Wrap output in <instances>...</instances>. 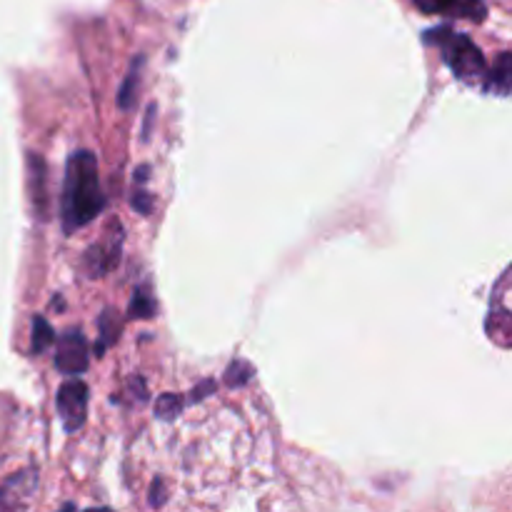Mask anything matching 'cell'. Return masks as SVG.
<instances>
[{
  "instance_id": "cell-1",
  "label": "cell",
  "mask_w": 512,
  "mask_h": 512,
  "mask_svg": "<svg viewBox=\"0 0 512 512\" xmlns=\"http://www.w3.org/2000/svg\"><path fill=\"white\" fill-rule=\"evenodd\" d=\"M105 195L98 180V160L90 150L70 155L63 185V228L65 233L83 228L98 218Z\"/></svg>"
},
{
  "instance_id": "cell-2",
  "label": "cell",
  "mask_w": 512,
  "mask_h": 512,
  "mask_svg": "<svg viewBox=\"0 0 512 512\" xmlns=\"http://www.w3.org/2000/svg\"><path fill=\"white\" fill-rule=\"evenodd\" d=\"M425 43L440 48L443 60L453 68V73L458 75L463 83H478V80L485 78V73H488V63H485V55L480 53L478 45H475L468 35L455 33L448 25L425 30Z\"/></svg>"
},
{
  "instance_id": "cell-3",
  "label": "cell",
  "mask_w": 512,
  "mask_h": 512,
  "mask_svg": "<svg viewBox=\"0 0 512 512\" xmlns=\"http://www.w3.org/2000/svg\"><path fill=\"white\" fill-rule=\"evenodd\" d=\"M58 413L63 418L65 430L75 433L88 415V385L80 380H68L58 393Z\"/></svg>"
},
{
  "instance_id": "cell-4",
  "label": "cell",
  "mask_w": 512,
  "mask_h": 512,
  "mask_svg": "<svg viewBox=\"0 0 512 512\" xmlns=\"http://www.w3.org/2000/svg\"><path fill=\"white\" fill-rule=\"evenodd\" d=\"M90 363L88 343H85L80 330H65L63 338L58 340V353H55V365L60 373H85Z\"/></svg>"
},
{
  "instance_id": "cell-5",
  "label": "cell",
  "mask_w": 512,
  "mask_h": 512,
  "mask_svg": "<svg viewBox=\"0 0 512 512\" xmlns=\"http://www.w3.org/2000/svg\"><path fill=\"white\" fill-rule=\"evenodd\" d=\"M423 13L428 15H450V18H465V20H485L483 0H413Z\"/></svg>"
},
{
  "instance_id": "cell-6",
  "label": "cell",
  "mask_w": 512,
  "mask_h": 512,
  "mask_svg": "<svg viewBox=\"0 0 512 512\" xmlns=\"http://www.w3.org/2000/svg\"><path fill=\"white\" fill-rule=\"evenodd\" d=\"M38 485V473L25 470L0 488V508H25Z\"/></svg>"
},
{
  "instance_id": "cell-7",
  "label": "cell",
  "mask_w": 512,
  "mask_h": 512,
  "mask_svg": "<svg viewBox=\"0 0 512 512\" xmlns=\"http://www.w3.org/2000/svg\"><path fill=\"white\" fill-rule=\"evenodd\" d=\"M510 53H500L498 63L493 65L490 73H485V90H493L498 95L510 93Z\"/></svg>"
},
{
  "instance_id": "cell-8",
  "label": "cell",
  "mask_w": 512,
  "mask_h": 512,
  "mask_svg": "<svg viewBox=\"0 0 512 512\" xmlns=\"http://www.w3.org/2000/svg\"><path fill=\"white\" fill-rule=\"evenodd\" d=\"M140 65H143V58L135 60L133 68H130V73H128V78H125L123 88H120L118 105L123 110H130L135 105V95H138V85H140Z\"/></svg>"
},
{
  "instance_id": "cell-9",
  "label": "cell",
  "mask_w": 512,
  "mask_h": 512,
  "mask_svg": "<svg viewBox=\"0 0 512 512\" xmlns=\"http://www.w3.org/2000/svg\"><path fill=\"white\" fill-rule=\"evenodd\" d=\"M55 340V333L53 328H50V323L45 318H33V353H43L45 348H50Z\"/></svg>"
},
{
  "instance_id": "cell-10",
  "label": "cell",
  "mask_w": 512,
  "mask_h": 512,
  "mask_svg": "<svg viewBox=\"0 0 512 512\" xmlns=\"http://www.w3.org/2000/svg\"><path fill=\"white\" fill-rule=\"evenodd\" d=\"M250 378H253V365L245 363V360H233L225 370V383L233 385V388H243Z\"/></svg>"
},
{
  "instance_id": "cell-11",
  "label": "cell",
  "mask_w": 512,
  "mask_h": 512,
  "mask_svg": "<svg viewBox=\"0 0 512 512\" xmlns=\"http://www.w3.org/2000/svg\"><path fill=\"white\" fill-rule=\"evenodd\" d=\"M180 410H183V400L173 393L160 395L158 403H155V415H158L160 420H173Z\"/></svg>"
},
{
  "instance_id": "cell-12",
  "label": "cell",
  "mask_w": 512,
  "mask_h": 512,
  "mask_svg": "<svg viewBox=\"0 0 512 512\" xmlns=\"http://www.w3.org/2000/svg\"><path fill=\"white\" fill-rule=\"evenodd\" d=\"M153 310H155L153 298H148V295H143V293L135 295V300L130 303V315H133V318H150V315H153Z\"/></svg>"
},
{
  "instance_id": "cell-13",
  "label": "cell",
  "mask_w": 512,
  "mask_h": 512,
  "mask_svg": "<svg viewBox=\"0 0 512 512\" xmlns=\"http://www.w3.org/2000/svg\"><path fill=\"white\" fill-rule=\"evenodd\" d=\"M213 390H215V383H213V380H205V383H200L198 388L193 390L195 395H190V400H203L205 395H210V393H213Z\"/></svg>"
},
{
  "instance_id": "cell-14",
  "label": "cell",
  "mask_w": 512,
  "mask_h": 512,
  "mask_svg": "<svg viewBox=\"0 0 512 512\" xmlns=\"http://www.w3.org/2000/svg\"><path fill=\"white\" fill-rule=\"evenodd\" d=\"M133 205H135V208H138L140 213H143V215H148V213H150V208H153V203H150V198H148V195H143V193L135 195V198H133Z\"/></svg>"
}]
</instances>
